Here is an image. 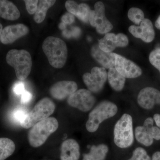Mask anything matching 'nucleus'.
Instances as JSON below:
<instances>
[{
  "instance_id": "obj_1",
  "label": "nucleus",
  "mask_w": 160,
  "mask_h": 160,
  "mask_svg": "<svg viewBox=\"0 0 160 160\" xmlns=\"http://www.w3.org/2000/svg\"><path fill=\"white\" fill-rule=\"evenodd\" d=\"M42 49L52 67L60 69L65 66L68 56V49L62 40L54 37H48L43 42Z\"/></svg>"
},
{
  "instance_id": "obj_2",
  "label": "nucleus",
  "mask_w": 160,
  "mask_h": 160,
  "mask_svg": "<svg viewBox=\"0 0 160 160\" xmlns=\"http://www.w3.org/2000/svg\"><path fill=\"white\" fill-rule=\"evenodd\" d=\"M58 126V120L53 117L47 118L35 124L28 133L30 146L34 148L42 146L49 136L57 130Z\"/></svg>"
},
{
  "instance_id": "obj_3",
  "label": "nucleus",
  "mask_w": 160,
  "mask_h": 160,
  "mask_svg": "<svg viewBox=\"0 0 160 160\" xmlns=\"http://www.w3.org/2000/svg\"><path fill=\"white\" fill-rule=\"evenodd\" d=\"M6 60L9 66L14 68L19 80H25L30 74L32 61L29 52L25 49H11L6 55Z\"/></svg>"
},
{
  "instance_id": "obj_4",
  "label": "nucleus",
  "mask_w": 160,
  "mask_h": 160,
  "mask_svg": "<svg viewBox=\"0 0 160 160\" xmlns=\"http://www.w3.org/2000/svg\"><path fill=\"white\" fill-rule=\"evenodd\" d=\"M55 109V105L52 100L48 98H43L27 113L20 125L25 129L31 128L37 123L49 118Z\"/></svg>"
},
{
  "instance_id": "obj_5",
  "label": "nucleus",
  "mask_w": 160,
  "mask_h": 160,
  "mask_svg": "<svg viewBox=\"0 0 160 160\" xmlns=\"http://www.w3.org/2000/svg\"><path fill=\"white\" fill-rule=\"evenodd\" d=\"M118 111L117 106L109 101L101 102L92 109L86 123V128L90 132H96L103 121L113 117Z\"/></svg>"
},
{
  "instance_id": "obj_6",
  "label": "nucleus",
  "mask_w": 160,
  "mask_h": 160,
  "mask_svg": "<svg viewBox=\"0 0 160 160\" xmlns=\"http://www.w3.org/2000/svg\"><path fill=\"white\" fill-rule=\"evenodd\" d=\"M134 141L132 119L131 115L125 113L117 122L114 129V142L122 149L128 148Z\"/></svg>"
},
{
  "instance_id": "obj_7",
  "label": "nucleus",
  "mask_w": 160,
  "mask_h": 160,
  "mask_svg": "<svg viewBox=\"0 0 160 160\" xmlns=\"http://www.w3.org/2000/svg\"><path fill=\"white\" fill-rule=\"evenodd\" d=\"M89 22L91 26L95 27L97 31L101 34L107 33L113 28L112 24L106 18L105 6L101 2L96 3L94 10L90 11Z\"/></svg>"
},
{
  "instance_id": "obj_8",
  "label": "nucleus",
  "mask_w": 160,
  "mask_h": 160,
  "mask_svg": "<svg viewBox=\"0 0 160 160\" xmlns=\"http://www.w3.org/2000/svg\"><path fill=\"white\" fill-rule=\"evenodd\" d=\"M67 102L71 107L86 112L89 111L94 106L96 98L88 89H80L68 98Z\"/></svg>"
},
{
  "instance_id": "obj_9",
  "label": "nucleus",
  "mask_w": 160,
  "mask_h": 160,
  "mask_svg": "<svg viewBox=\"0 0 160 160\" xmlns=\"http://www.w3.org/2000/svg\"><path fill=\"white\" fill-rule=\"evenodd\" d=\"M107 78V72L103 67H94L91 72H86L83 76V80L88 90L93 93L102 91Z\"/></svg>"
},
{
  "instance_id": "obj_10",
  "label": "nucleus",
  "mask_w": 160,
  "mask_h": 160,
  "mask_svg": "<svg viewBox=\"0 0 160 160\" xmlns=\"http://www.w3.org/2000/svg\"><path fill=\"white\" fill-rule=\"evenodd\" d=\"M113 54L114 68L124 78H134L142 75V69L133 62L117 53H113Z\"/></svg>"
},
{
  "instance_id": "obj_11",
  "label": "nucleus",
  "mask_w": 160,
  "mask_h": 160,
  "mask_svg": "<svg viewBox=\"0 0 160 160\" xmlns=\"http://www.w3.org/2000/svg\"><path fill=\"white\" fill-rule=\"evenodd\" d=\"M129 40L126 35L119 33L117 35L107 33L99 41L98 46L101 50L106 52H112L117 47H126Z\"/></svg>"
},
{
  "instance_id": "obj_12",
  "label": "nucleus",
  "mask_w": 160,
  "mask_h": 160,
  "mask_svg": "<svg viewBox=\"0 0 160 160\" xmlns=\"http://www.w3.org/2000/svg\"><path fill=\"white\" fill-rule=\"evenodd\" d=\"M137 100L142 108L151 109L155 105H160V92L153 87H146L140 91Z\"/></svg>"
},
{
  "instance_id": "obj_13",
  "label": "nucleus",
  "mask_w": 160,
  "mask_h": 160,
  "mask_svg": "<svg viewBox=\"0 0 160 160\" xmlns=\"http://www.w3.org/2000/svg\"><path fill=\"white\" fill-rule=\"evenodd\" d=\"M129 31L134 37L140 38L146 43L152 42L155 35L152 23L147 18L144 19L140 26H130Z\"/></svg>"
},
{
  "instance_id": "obj_14",
  "label": "nucleus",
  "mask_w": 160,
  "mask_h": 160,
  "mask_svg": "<svg viewBox=\"0 0 160 160\" xmlns=\"http://www.w3.org/2000/svg\"><path fill=\"white\" fill-rule=\"evenodd\" d=\"M78 89L75 82L71 81H62L55 83L49 89L52 98L58 100H63L69 98Z\"/></svg>"
},
{
  "instance_id": "obj_15",
  "label": "nucleus",
  "mask_w": 160,
  "mask_h": 160,
  "mask_svg": "<svg viewBox=\"0 0 160 160\" xmlns=\"http://www.w3.org/2000/svg\"><path fill=\"white\" fill-rule=\"evenodd\" d=\"M29 32L28 27L23 24L7 26L3 29L1 42L4 44H11Z\"/></svg>"
},
{
  "instance_id": "obj_16",
  "label": "nucleus",
  "mask_w": 160,
  "mask_h": 160,
  "mask_svg": "<svg viewBox=\"0 0 160 160\" xmlns=\"http://www.w3.org/2000/svg\"><path fill=\"white\" fill-rule=\"evenodd\" d=\"M61 160H78L80 156V146L76 140L69 139L64 141L61 147Z\"/></svg>"
},
{
  "instance_id": "obj_17",
  "label": "nucleus",
  "mask_w": 160,
  "mask_h": 160,
  "mask_svg": "<svg viewBox=\"0 0 160 160\" xmlns=\"http://www.w3.org/2000/svg\"><path fill=\"white\" fill-rule=\"evenodd\" d=\"M66 9L69 13L77 17L81 21L85 23L89 22V14L91 9L87 4L82 3L78 5L73 1H67L65 4Z\"/></svg>"
},
{
  "instance_id": "obj_18",
  "label": "nucleus",
  "mask_w": 160,
  "mask_h": 160,
  "mask_svg": "<svg viewBox=\"0 0 160 160\" xmlns=\"http://www.w3.org/2000/svg\"><path fill=\"white\" fill-rule=\"evenodd\" d=\"M91 54L103 68L109 69L114 68L115 57L113 52L103 51L100 49L98 45H95L92 47Z\"/></svg>"
},
{
  "instance_id": "obj_19",
  "label": "nucleus",
  "mask_w": 160,
  "mask_h": 160,
  "mask_svg": "<svg viewBox=\"0 0 160 160\" xmlns=\"http://www.w3.org/2000/svg\"><path fill=\"white\" fill-rule=\"evenodd\" d=\"M20 15L19 10L13 3L6 0H0V17L14 21L18 19Z\"/></svg>"
},
{
  "instance_id": "obj_20",
  "label": "nucleus",
  "mask_w": 160,
  "mask_h": 160,
  "mask_svg": "<svg viewBox=\"0 0 160 160\" xmlns=\"http://www.w3.org/2000/svg\"><path fill=\"white\" fill-rule=\"evenodd\" d=\"M109 151V148L105 144L93 145L91 147L89 153L83 154V160H104Z\"/></svg>"
},
{
  "instance_id": "obj_21",
  "label": "nucleus",
  "mask_w": 160,
  "mask_h": 160,
  "mask_svg": "<svg viewBox=\"0 0 160 160\" xmlns=\"http://www.w3.org/2000/svg\"><path fill=\"white\" fill-rule=\"evenodd\" d=\"M107 78L109 85L114 90L116 91L122 90L126 82V78L119 73L115 68L109 69L107 72Z\"/></svg>"
},
{
  "instance_id": "obj_22",
  "label": "nucleus",
  "mask_w": 160,
  "mask_h": 160,
  "mask_svg": "<svg viewBox=\"0 0 160 160\" xmlns=\"http://www.w3.org/2000/svg\"><path fill=\"white\" fill-rule=\"evenodd\" d=\"M53 0H41L39 1L38 8L33 19L37 23L42 22L46 18L47 11L55 3Z\"/></svg>"
},
{
  "instance_id": "obj_23",
  "label": "nucleus",
  "mask_w": 160,
  "mask_h": 160,
  "mask_svg": "<svg viewBox=\"0 0 160 160\" xmlns=\"http://www.w3.org/2000/svg\"><path fill=\"white\" fill-rule=\"evenodd\" d=\"M16 146L13 141L8 138H0V160H5L14 152Z\"/></svg>"
},
{
  "instance_id": "obj_24",
  "label": "nucleus",
  "mask_w": 160,
  "mask_h": 160,
  "mask_svg": "<svg viewBox=\"0 0 160 160\" xmlns=\"http://www.w3.org/2000/svg\"><path fill=\"white\" fill-rule=\"evenodd\" d=\"M135 136L138 142L144 146H149L153 142V139L149 132L143 126H139L136 128Z\"/></svg>"
},
{
  "instance_id": "obj_25",
  "label": "nucleus",
  "mask_w": 160,
  "mask_h": 160,
  "mask_svg": "<svg viewBox=\"0 0 160 160\" xmlns=\"http://www.w3.org/2000/svg\"><path fill=\"white\" fill-rule=\"evenodd\" d=\"M129 19L136 25H139L145 19V15L142 10L138 8H132L128 12Z\"/></svg>"
},
{
  "instance_id": "obj_26",
  "label": "nucleus",
  "mask_w": 160,
  "mask_h": 160,
  "mask_svg": "<svg viewBox=\"0 0 160 160\" xmlns=\"http://www.w3.org/2000/svg\"><path fill=\"white\" fill-rule=\"evenodd\" d=\"M128 160H151V158L145 149L138 147L133 151L131 158Z\"/></svg>"
},
{
  "instance_id": "obj_27",
  "label": "nucleus",
  "mask_w": 160,
  "mask_h": 160,
  "mask_svg": "<svg viewBox=\"0 0 160 160\" xmlns=\"http://www.w3.org/2000/svg\"><path fill=\"white\" fill-rule=\"evenodd\" d=\"M149 61L151 65L160 72V48H156L150 52Z\"/></svg>"
},
{
  "instance_id": "obj_28",
  "label": "nucleus",
  "mask_w": 160,
  "mask_h": 160,
  "mask_svg": "<svg viewBox=\"0 0 160 160\" xmlns=\"http://www.w3.org/2000/svg\"><path fill=\"white\" fill-rule=\"evenodd\" d=\"M28 112L26 109L22 108H18L15 109L12 115V118L15 122L20 123L26 117Z\"/></svg>"
},
{
  "instance_id": "obj_29",
  "label": "nucleus",
  "mask_w": 160,
  "mask_h": 160,
  "mask_svg": "<svg viewBox=\"0 0 160 160\" xmlns=\"http://www.w3.org/2000/svg\"><path fill=\"white\" fill-rule=\"evenodd\" d=\"M24 2L28 13L29 14H35L37 9L39 1L38 0H25Z\"/></svg>"
},
{
  "instance_id": "obj_30",
  "label": "nucleus",
  "mask_w": 160,
  "mask_h": 160,
  "mask_svg": "<svg viewBox=\"0 0 160 160\" xmlns=\"http://www.w3.org/2000/svg\"><path fill=\"white\" fill-rule=\"evenodd\" d=\"M26 90L24 83L18 82L15 83L13 87V91L15 94L17 95H22L24 92Z\"/></svg>"
},
{
  "instance_id": "obj_31",
  "label": "nucleus",
  "mask_w": 160,
  "mask_h": 160,
  "mask_svg": "<svg viewBox=\"0 0 160 160\" xmlns=\"http://www.w3.org/2000/svg\"><path fill=\"white\" fill-rule=\"evenodd\" d=\"M148 131L152 138L156 140H160V129L158 127L153 126Z\"/></svg>"
},
{
  "instance_id": "obj_32",
  "label": "nucleus",
  "mask_w": 160,
  "mask_h": 160,
  "mask_svg": "<svg viewBox=\"0 0 160 160\" xmlns=\"http://www.w3.org/2000/svg\"><path fill=\"white\" fill-rule=\"evenodd\" d=\"M62 21L65 24L70 25L74 22V16L69 12H67L62 17Z\"/></svg>"
},
{
  "instance_id": "obj_33",
  "label": "nucleus",
  "mask_w": 160,
  "mask_h": 160,
  "mask_svg": "<svg viewBox=\"0 0 160 160\" xmlns=\"http://www.w3.org/2000/svg\"><path fill=\"white\" fill-rule=\"evenodd\" d=\"M32 97V95L31 92L26 90L21 95V103L27 104L31 101Z\"/></svg>"
},
{
  "instance_id": "obj_34",
  "label": "nucleus",
  "mask_w": 160,
  "mask_h": 160,
  "mask_svg": "<svg viewBox=\"0 0 160 160\" xmlns=\"http://www.w3.org/2000/svg\"><path fill=\"white\" fill-rule=\"evenodd\" d=\"M153 123H154V120L152 118H148L144 122L143 126L147 130L151 129L152 127H153Z\"/></svg>"
},
{
  "instance_id": "obj_35",
  "label": "nucleus",
  "mask_w": 160,
  "mask_h": 160,
  "mask_svg": "<svg viewBox=\"0 0 160 160\" xmlns=\"http://www.w3.org/2000/svg\"><path fill=\"white\" fill-rule=\"evenodd\" d=\"M153 119L157 126L160 129V114L158 113L154 114Z\"/></svg>"
},
{
  "instance_id": "obj_36",
  "label": "nucleus",
  "mask_w": 160,
  "mask_h": 160,
  "mask_svg": "<svg viewBox=\"0 0 160 160\" xmlns=\"http://www.w3.org/2000/svg\"><path fill=\"white\" fill-rule=\"evenodd\" d=\"M151 160H160V151L154 152L152 155Z\"/></svg>"
},
{
  "instance_id": "obj_37",
  "label": "nucleus",
  "mask_w": 160,
  "mask_h": 160,
  "mask_svg": "<svg viewBox=\"0 0 160 160\" xmlns=\"http://www.w3.org/2000/svg\"><path fill=\"white\" fill-rule=\"evenodd\" d=\"M155 26L158 29L160 30V15L159 16L157 19L156 21L155 22Z\"/></svg>"
},
{
  "instance_id": "obj_38",
  "label": "nucleus",
  "mask_w": 160,
  "mask_h": 160,
  "mask_svg": "<svg viewBox=\"0 0 160 160\" xmlns=\"http://www.w3.org/2000/svg\"><path fill=\"white\" fill-rule=\"evenodd\" d=\"M3 27L2 24L0 23V42H1V35H2V32Z\"/></svg>"
}]
</instances>
